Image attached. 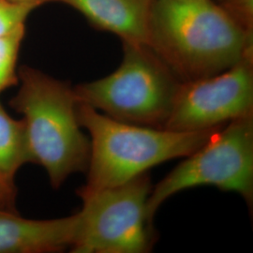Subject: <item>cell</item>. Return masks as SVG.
I'll return each instance as SVG.
<instances>
[{
  "instance_id": "obj_1",
  "label": "cell",
  "mask_w": 253,
  "mask_h": 253,
  "mask_svg": "<svg viewBox=\"0 0 253 253\" xmlns=\"http://www.w3.org/2000/svg\"><path fill=\"white\" fill-rule=\"evenodd\" d=\"M149 46L181 82L221 73L253 50V33L214 0H155Z\"/></svg>"
},
{
  "instance_id": "obj_2",
  "label": "cell",
  "mask_w": 253,
  "mask_h": 253,
  "mask_svg": "<svg viewBox=\"0 0 253 253\" xmlns=\"http://www.w3.org/2000/svg\"><path fill=\"white\" fill-rule=\"evenodd\" d=\"M21 86L11 107L24 116L31 163L45 169L54 189L75 172H86L90 140L77 117L73 87L45 73L23 67Z\"/></svg>"
},
{
  "instance_id": "obj_3",
  "label": "cell",
  "mask_w": 253,
  "mask_h": 253,
  "mask_svg": "<svg viewBox=\"0 0 253 253\" xmlns=\"http://www.w3.org/2000/svg\"><path fill=\"white\" fill-rule=\"evenodd\" d=\"M77 117L90 136L87 180L82 187L86 190L116 187L159 164L185 158L223 126L186 132L138 126L115 120L79 102Z\"/></svg>"
},
{
  "instance_id": "obj_4",
  "label": "cell",
  "mask_w": 253,
  "mask_h": 253,
  "mask_svg": "<svg viewBox=\"0 0 253 253\" xmlns=\"http://www.w3.org/2000/svg\"><path fill=\"white\" fill-rule=\"evenodd\" d=\"M122 44L118 69L73 87L76 99L120 122L164 128L182 82L147 44Z\"/></svg>"
},
{
  "instance_id": "obj_5",
  "label": "cell",
  "mask_w": 253,
  "mask_h": 253,
  "mask_svg": "<svg viewBox=\"0 0 253 253\" xmlns=\"http://www.w3.org/2000/svg\"><path fill=\"white\" fill-rule=\"evenodd\" d=\"M152 184L147 172L116 187L77 194L83 202L73 253H146L158 235L147 215Z\"/></svg>"
},
{
  "instance_id": "obj_6",
  "label": "cell",
  "mask_w": 253,
  "mask_h": 253,
  "mask_svg": "<svg viewBox=\"0 0 253 253\" xmlns=\"http://www.w3.org/2000/svg\"><path fill=\"white\" fill-rule=\"evenodd\" d=\"M214 186L238 193L253 205V112L235 118L152 187L147 201L151 220L166 200L183 190Z\"/></svg>"
},
{
  "instance_id": "obj_7",
  "label": "cell",
  "mask_w": 253,
  "mask_h": 253,
  "mask_svg": "<svg viewBox=\"0 0 253 253\" xmlns=\"http://www.w3.org/2000/svg\"><path fill=\"white\" fill-rule=\"evenodd\" d=\"M253 112V50L221 73L182 82L164 129L198 131Z\"/></svg>"
},
{
  "instance_id": "obj_8",
  "label": "cell",
  "mask_w": 253,
  "mask_h": 253,
  "mask_svg": "<svg viewBox=\"0 0 253 253\" xmlns=\"http://www.w3.org/2000/svg\"><path fill=\"white\" fill-rule=\"evenodd\" d=\"M78 213L54 219H28L0 209V253H50L71 248Z\"/></svg>"
},
{
  "instance_id": "obj_9",
  "label": "cell",
  "mask_w": 253,
  "mask_h": 253,
  "mask_svg": "<svg viewBox=\"0 0 253 253\" xmlns=\"http://www.w3.org/2000/svg\"><path fill=\"white\" fill-rule=\"evenodd\" d=\"M78 10L97 29L132 44H147L155 0H55Z\"/></svg>"
},
{
  "instance_id": "obj_10",
  "label": "cell",
  "mask_w": 253,
  "mask_h": 253,
  "mask_svg": "<svg viewBox=\"0 0 253 253\" xmlns=\"http://www.w3.org/2000/svg\"><path fill=\"white\" fill-rule=\"evenodd\" d=\"M31 163L24 120L9 117L0 103V173L14 181L19 169Z\"/></svg>"
},
{
  "instance_id": "obj_11",
  "label": "cell",
  "mask_w": 253,
  "mask_h": 253,
  "mask_svg": "<svg viewBox=\"0 0 253 253\" xmlns=\"http://www.w3.org/2000/svg\"><path fill=\"white\" fill-rule=\"evenodd\" d=\"M25 32L26 27L22 25L8 35L0 37V93L18 83L16 63Z\"/></svg>"
},
{
  "instance_id": "obj_12",
  "label": "cell",
  "mask_w": 253,
  "mask_h": 253,
  "mask_svg": "<svg viewBox=\"0 0 253 253\" xmlns=\"http://www.w3.org/2000/svg\"><path fill=\"white\" fill-rule=\"evenodd\" d=\"M36 6L12 0H0V37L8 35L25 21Z\"/></svg>"
},
{
  "instance_id": "obj_13",
  "label": "cell",
  "mask_w": 253,
  "mask_h": 253,
  "mask_svg": "<svg viewBox=\"0 0 253 253\" xmlns=\"http://www.w3.org/2000/svg\"><path fill=\"white\" fill-rule=\"evenodd\" d=\"M249 32L253 33V0H214Z\"/></svg>"
},
{
  "instance_id": "obj_14",
  "label": "cell",
  "mask_w": 253,
  "mask_h": 253,
  "mask_svg": "<svg viewBox=\"0 0 253 253\" xmlns=\"http://www.w3.org/2000/svg\"><path fill=\"white\" fill-rule=\"evenodd\" d=\"M16 188L10 181L0 173V209L15 212Z\"/></svg>"
},
{
  "instance_id": "obj_15",
  "label": "cell",
  "mask_w": 253,
  "mask_h": 253,
  "mask_svg": "<svg viewBox=\"0 0 253 253\" xmlns=\"http://www.w3.org/2000/svg\"><path fill=\"white\" fill-rule=\"evenodd\" d=\"M15 2H23V3H28V4H32L34 6H36L37 8L42 6V4H45L48 2H54L55 0H12Z\"/></svg>"
}]
</instances>
